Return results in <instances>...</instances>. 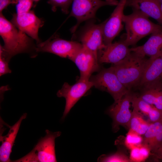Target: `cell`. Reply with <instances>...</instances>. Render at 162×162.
<instances>
[{"label":"cell","mask_w":162,"mask_h":162,"mask_svg":"<svg viewBox=\"0 0 162 162\" xmlns=\"http://www.w3.org/2000/svg\"><path fill=\"white\" fill-rule=\"evenodd\" d=\"M0 35L4 42L0 52L9 60L14 56L27 52L32 45V39L0 14Z\"/></svg>","instance_id":"6da1fadb"},{"label":"cell","mask_w":162,"mask_h":162,"mask_svg":"<svg viewBox=\"0 0 162 162\" xmlns=\"http://www.w3.org/2000/svg\"><path fill=\"white\" fill-rule=\"evenodd\" d=\"M148 59L131 52L126 57L111 67L121 82L128 90H131L137 88Z\"/></svg>","instance_id":"7a4b0ae2"},{"label":"cell","mask_w":162,"mask_h":162,"mask_svg":"<svg viewBox=\"0 0 162 162\" xmlns=\"http://www.w3.org/2000/svg\"><path fill=\"white\" fill-rule=\"evenodd\" d=\"M148 18L135 10L129 15L124 14L123 21L126 31L124 40L127 45H134L142 38L162 30V26L154 23Z\"/></svg>","instance_id":"3957f363"},{"label":"cell","mask_w":162,"mask_h":162,"mask_svg":"<svg viewBox=\"0 0 162 162\" xmlns=\"http://www.w3.org/2000/svg\"><path fill=\"white\" fill-rule=\"evenodd\" d=\"M96 88L106 92L113 98L115 102L120 100L129 91L119 80L112 67L101 70L89 79Z\"/></svg>","instance_id":"277c9868"},{"label":"cell","mask_w":162,"mask_h":162,"mask_svg":"<svg viewBox=\"0 0 162 162\" xmlns=\"http://www.w3.org/2000/svg\"><path fill=\"white\" fill-rule=\"evenodd\" d=\"M118 1L108 2L102 0H72V9L68 17H74L77 20L76 24L70 29L74 33L82 22L95 18L96 12L101 7L106 6H116Z\"/></svg>","instance_id":"5b68a950"},{"label":"cell","mask_w":162,"mask_h":162,"mask_svg":"<svg viewBox=\"0 0 162 162\" xmlns=\"http://www.w3.org/2000/svg\"><path fill=\"white\" fill-rule=\"evenodd\" d=\"M82 46V44L77 41L65 40L56 35L38 44L35 50L37 52L52 53L71 60Z\"/></svg>","instance_id":"8992f818"},{"label":"cell","mask_w":162,"mask_h":162,"mask_svg":"<svg viewBox=\"0 0 162 162\" xmlns=\"http://www.w3.org/2000/svg\"><path fill=\"white\" fill-rule=\"evenodd\" d=\"M93 20L87 21L77 34L76 38L83 46L98 57L99 51L106 45L104 42L102 23L96 24Z\"/></svg>","instance_id":"52a82bcc"},{"label":"cell","mask_w":162,"mask_h":162,"mask_svg":"<svg viewBox=\"0 0 162 162\" xmlns=\"http://www.w3.org/2000/svg\"><path fill=\"white\" fill-rule=\"evenodd\" d=\"M92 83L89 80H78L74 84L70 85L65 82L57 93L58 97H64L66 104L62 118L64 119L71 108L92 87Z\"/></svg>","instance_id":"ba28073f"},{"label":"cell","mask_w":162,"mask_h":162,"mask_svg":"<svg viewBox=\"0 0 162 162\" xmlns=\"http://www.w3.org/2000/svg\"><path fill=\"white\" fill-rule=\"evenodd\" d=\"M127 0H120L110 17L102 24L104 42L105 45L112 43L123 27L124 10Z\"/></svg>","instance_id":"9c48e42d"},{"label":"cell","mask_w":162,"mask_h":162,"mask_svg":"<svg viewBox=\"0 0 162 162\" xmlns=\"http://www.w3.org/2000/svg\"><path fill=\"white\" fill-rule=\"evenodd\" d=\"M134 93L130 90L119 101L114 102L108 110L113 120L112 129L115 132L120 126L128 127L132 116L130 110Z\"/></svg>","instance_id":"30bf717a"},{"label":"cell","mask_w":162,"mask_h":162,"mask_svg":"<svg viewBox=\"0 0 162 162\" xmlns=\"http://www.w3.org/2000/svg\"><path fill=\"white\" fill-rule=\"evenodd\" d=\"M79 69V80H89L94 72L100 69L98 57L91 51L82 46L71 60Z\"/></svg>","instance_id":"8fae6325"},{"label":"cell","mask_w":162,"mask_h":162,"mask_svg":"<svg viewBox=\"0 0 162 162\" xmlns=\"http://www.w3.org/2000/svg\"><path fill=\"white\" fill-rule=\"evenodd\" d=\"M11 22L18 29L35 40L37 44L40 42L38 32L44 22L35 15L33 10L21 14H14Z\"/></svg>","instance_id":"7c38bea8"},{"label":"cell","mask_w":162,"mask_h":162,"mask_svg":"<svg viewBox=\"0 0 162 162\" xmlns=\"http://www.w3.org/2000/svg\"><path fill=\"white\" fill-rule=\"evenodd\" d=\"M45 136L41 139L33 149L40 162H57L55 151V140L59 136L61 132H53L48 130L45 131Z\"/></svg>","instance_id":"4fadbf2b"},{"label":"cell","mask_w":162,"mask_h":162,"mask_svg":"<svg viewBox=\"0 0 162 162\" xmlns=\"http://www.w3.org/2000/svg\"><path fill=\"white\" fill-rule=\"evenodd\" d=\"M130 48L124 39L106 45L98 52V62L100 64L117 63L128 56L131 52Z\"/></svg>","instance_id":"5bb4252c"},{"label":"cell","mask_w":162,"mask_h":162,"mask_svg":"<svg viewBox=\"0 0 162 162\" xmlns=\"http://www.w3.org/2000/svg\"><path fill=\"white\" fill-rule=\"evenodd\" d=\"M160 0H127L125 7L132 8L155 19L162 26Z\"/></svg>","instance_id":"9a60e30c"},{"label":"cell","mask_w":162,"mask_h":162,"mask_svg":"<svg viewBox=\"0 0 162 162\" xmlns=\"http://www.w3.org/2000/svg\"><path fill=\"white\" fill-rule=\"evenodd\" d=\"M162 81V52L148 59L147 65L137 88Z\"/></svg>","instance_id":"2e32d148"},{"label":"cell","mask_w":162,"mask_h":162,"mask_svg":"<svg viewBox=\"0 0 162 162\" xmlns=\"http://www.w3.org/2000/svg\"><path fill=\"white\" fill-rule=\"evenodd\" d=\"M26 113H24L13 126H10L8 133L4 136L0 134L1 145L0 147V161H11L10 157L12 149L22 121L26 118Z\"/></svg>","instance_id":"e0dca14e"},{"label":"cell","mask_w":162,"mask_h":162,"mask_svg":"<svg viewBox=\"0 0 162 162\" xmlns=\"http://www.w3.org/2000/svg\"><path fill=\"white\" fill-rule=\"evenodd\" d=\"M131 52L150 57L162 52V30L151 34L143 45L130 48Z\"/></svg>","instance_id":"ac0fdd59"},{"label":"cell","mask_w":162,"mask_h":162,"mask_svg":"<svg viewBox=\"0 0 162 162\" xmlns=\"http://www.w3.org/2000/svg\"><path fill=\"white\" fill-rule=\"evenodd\" d=\"M139 88L140 93L138 96L162 111V81L147 84Z\"/></svg>","instance_id":"d6986e66"},{"label":"cell","mask_w":162,"mask_h":162,"mask_svg":"<svg viewBox=\"0 0 162 162\" xmlns=\"http://www.w3.org/2000/svg\"><path fill=\"white\" fill-rule=\"evenodd\" d=\"M140 115V112L133 109L128 126L129 130L140 135L145 134L150 124L144 120Z\"/></svg>","instance_id":"ffe728a7"},{"label":"cell","mask_w":162,"mask_h":162,"mask_svg":"<svg viewBox=\"0 0 162 162\" xmlns=\"http://www.w3.org/2000/svg\"><path fill=\"white\" fill-rule=\"evenodd\" d=\"M131 103L133 109L147 116L153 106L147 103L134 93Z\"/></svg>","instance_id":"44dd1931"},{"label":"cell","mask_w":162,"mask_h":162,"mask_svg":"<svg viewBox=\"0 0 162 162\" xmlns=\"http://www.w3.org/2000/svg\"><path fill=\"white\" fill-rule=\"evenodd\" d=\"M131 153V161H140L146 158L148 156L149 149L146 146L140 145L132 149Z\"/></svg>","instance_id":"7402d4cb"},{"label":"cell","mask_w":162,"mask_h":162,"mask_svg":"<svg viewBox=\"0 0 162 162\" xmlns=\"http://www.w3.org/2000/svg\"><path fill=\"white\" fill-rule=\"evenodd\" d=\"M98 161L128 162L131 161L130 159L124 154L119 152L109 156L103 155L98 158Z\"/></svg>","instance_id":"603a6c76"},{"label":"cell","mask_w":162,"mask_h":162,"mask_svg":"<svg viewBox=\"0 0 162 162\" xmlns=\"http://www.w3.org/2000/svg\"><path fill=\"white\" fill-rule=\"evenodd\" d=\"M47 2L51 6L53 11L55 12L57 8L59 7L63 13L67 14L69 12V9L72 0H49Z\"/></svg>","instance_id":"cb8c5ba5"},{"label":"cell","mask_w":162,"mask_h":162,"mask_svg":"<svg viewBox=\"0 0 162 162\" xmlns=\"http://www.w3.org/2000/svg\"><path fill=\"white\" fill-rule=\"evenodd\" d=\"M142 140L140 135L129 130L126 138L125 144L128 147L132 149L140 146Z\"/></svg>","instance_id":"d4e9b609"},{"label":"cell","mask_w":162,"mask_h":162,"mask_svg":"<svg viewBox=\"0 0 162 162\" xmlns=\"http://www.w3.org/2000/svg\"><path fill=\"white\" fill-rule=\"evenodd\" d=\"M34 2L33 0H18L16 5V14L26 13L30 10Z\"/></svg>","instance_id":"484cf974"},{"label":"cell","mask_w":162,"mask_h":162,"mask_svg":"<svg viewBox=\"0 0 162 162\" xmlns=\"http://www.w3.org/2000/svg\"><path fill=\"white\" fill-rule=\"evenodd\" d=\"M150 123L162 120V111L153 106L148 115Z\"/></svg>","instance_id":"4316f807"},{"label":"cell","mask_w":162,"mask_h":162,"mask_svg":"<svg viewBox=\"0 0 162 162\" xmlns=\"http://www.w3.org/2000/svg\"><path fill=\"white\" fill-rule=\"evenodd\" d=\"M9 61L1 52H0V76L10 73L11 70L9 68Z\"/></svg>","instance_id":"83f0119b"},{"label":"cell","mask_w":162,"mask_h":162,"mask_svg":"<svg viewBox=\"0 0 162 162\" xmlns=\"http://www.w3.org/2000/svg\"><path fill=\"white\" fill-rule=\"evenodd\" d=\"M14 162H39L37 155L33 149L29 153L24 157Z\"/></svg>","instance_id":"f1b7e54d"},{"label":"cell","mask_w":162,"mask_h":162,"mask_svg":"<svg viewBox=\"0 0 162 162\" xmlns=\"http://www.w3.org/2000/svg\"><path fill=\"white\" fill-rule=\"evenodd\" d=\"M18 0H0V12L10 4H16Z\"/></svg>","instance_id":"f546056e"},{"label":"cell","mask_w":162,"mask_h":162,"mask_svg":"<svg viewBox=\"0 0 162 162\" xmlns=\"http://www.w3.org/2000/svg\"><path fill=\"white\" fill-rule=\"evenodd\" d=\"M155 152L158 157L162 158V143Z\"/></svg>","instance_id":"4dcf8cb0"},{"label":"cell","mask_w":162,"mask_h":162,"mask_svg":"<svg viewBox=\"0 0 162 162\" xmlns=\"http://www.w3.org/2000/svg\"><path fill=\"white\" fill-rule=\"evenodd\" d=\"M34 2H38L39 0H33Z\"/></svg>","instance_id":"1f68e13d"},{"label":"cell","mask_w":162,"mask_h":162,"mask_svg":"<svg viewBox=\"0 0 162 162\" xmlns=\"http://www.w3.org/2000/svg\"><path fill=\"white\" fill-rule=\"evenodd\" d=\"M114 0H106V1L108 2H112L114 1Z\"/></svg>","instance_id":"d6a6232c"}]
</instances>
